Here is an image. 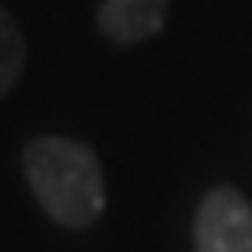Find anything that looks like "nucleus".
I'll list each match as a JSON object with an SVG mask.
<instances>
[{"label": "nucleus", "instance_id": "2", "mask_svg": "<svg viewBox=\"0 0 252 252\" xmlns=\"http://www.w3.org/2000/svg\"><path fill=\"white\" fill-rule=\"evenodd\" d=\"M196 252H252V206L239 190L216 187L196 210Z\"/></svg>", "mask_w": 252, "mask_h": 252}, {"label": "nucleus", "instance_id": "1", "mask_svg": "<svg viewBox=\"0 0 252 252\" xmlns=\"http://www.w3.org/2000/svg\"><path fill=\"white\" fill-rule=\"evenodd\" d=\"M27 184L33 187L39 206L59 226L85 229L105 210V180L98 158L82 141L36 138L23 151Z\"/></svg>", "mask_w": 252, "mask_h": 252}, {"label": "nucleus", "instance_id": "3", "mask_svg": "<svg viewBox=\"0 0 252 252\" xmlns=\"http://www.w3.org/2000/svg\"><path fill=\"white\" fill-rule=\"evenodd\" d=\"M164 13L167 0H105L98 10V27L112 43L131 46L160 33Z\"/></svg>", "mask_w": 252, "mask_h": 252}, {"label": "nucleus", "instance_id": "4", "mask_svg": "<svg viewBox=\"0 0 252 252\" xmlns=\"http://www.w3.org/2000/svg\"><path fill=\"white\" fill-rule=\"evenodd\" d=\"M23 65H27V39L17 20L0 7V95H7L17 85Z\"/></svg>", "mask_w": 252, "mask_h": 252}]
</instances>
